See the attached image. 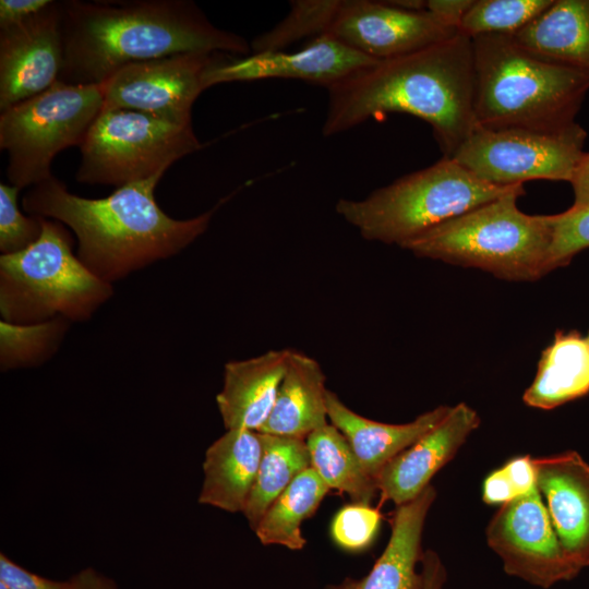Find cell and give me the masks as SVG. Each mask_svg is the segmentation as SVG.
Here are the masks:
<instances>
[{
	"label": "cell",
	"instance_id": "obj_1",
	"mask_svg": "<svg viewBox=\"0 0 589 589\" xmlns=\"http://www.w3.org/2000/svg\"><path fill=\"white\" fill-rule=\"evenodd\" d=\"M62 3L63 64L59 80L100 85L122 68L179 53L249 56L247 40L216 27L188 0Z\"/></svg>",
	"mask_w": 589,
	"mask_h": 589
},
{
	"label": "cell",
	"instance_id": "obj_2",
	"mask_svg": "<svg viewBox=\"0 0 589 589\" xmlns=\"http://www.w3.org/2000/svg\"><path fill=\"white\" fill-rule=\"evenodd\" d=\"M324 136L390 112L428 122L452 157L473 130L472 39L461 34L421 50L377 61L327 87Z\"/></svg>",
	"mask_w": 589,
	"mask_h": 589
},
{
	"label": "cell",
	"instance_id": "obj_3",
	"mask_svg": "<svg viewBox=\"0 0 589 589\" xmlns=\"http://www.w3.org/2000/svg\"><path fill=\"white\" fill-rule=\"evenodd\" d=\"M164 175L117 188L101 199L68 191L51 176L27 191L22 207L31 216L53 219L71 229L76 255L85 267L112 285L155 262L169 259L201 237L227 200L189 219H175L157 204L155 189Z\"/></svg>",
	"mask_w": 589,
	"mask_h": 589
},
{
	"label": "cell",
	"instance_id": "obj_4",
	"mask_svg": "<svg viewBox=\"0 0 589 589\" xmlns=\"http://www.w3.org/2000/svg\"><path fill=\"white\" fill-rule=\"evenodd\" d=\"M471 39L476 125L556 133L576 123L589 91L588 72L542 60L510 35Z\"/></svg>",
	"mask_w": 589,
	"mask_h": 589
},
{
	"label": "cell",
	"instance_id": "obj_5",
	"mask_svg": "<svg viewBox=\"0 0 589 589\" xmlns=\"http://www.w3.org/2000/svg\"><path fill=\"white\" fill-rule=\"evenodd\" d=\"M525 189L452 218L401 248L416 256L480 268L508 280H534L550 272L552 215L517 206Z\"/></svg>",
	"mask_w": 589,
	"mask_h": 589
},
{
	"label": "cell",
	"instance_id": "obj_6",
	"mask_svg": "<svg viewBox=\"0 0 589 589\" xmlns=\"http://www.w3.org/2000/svg\"><path fill=\"white\" fill-rule=\"evenodd\" d=\"M521 189L524 184L488 183L443 156L362 200L340 199L335 208L362 238L402 247L452 218Z\"/></svg>",
	"mask_w": 589,
	"mask_h": 589
},
{
	"label": "cell",
	"instance_id": "obj_7",
	"mask_svg": "<svg viewBox=\"0 0 589 589\" xmlns=\"http://www.w3.org/2000/svg\"><path fill=\"white\" fill-rule=\"evenodd\" d=\"M112 285L73 253L65 226L41 217L40 237L23 251L0 256V314L13 324L57 317L84 322L108 301Z\"/></svg>",
	"mask_w": 589,
	"mask_h": 589
},
{
	"label": "cell",
	"instance_id": "obj_8",
	"mask_svg": "<svg viewBox=\"0 0 589 589\" xmlns=\"http://www.w3.org/2000/svg\"><path fill=\"white\" fill-rule=\"evenodd\" d=\"M103 108L100 85L57 81L45 92L1 111L0 147L9 154L10 184L22 190L50 178L55 156L80 146Z\"/></svg>",
	"mask_w": 589,
	"mask_h": 589
},
{
	"label": "cell",
	"instance_id": "obj_9",
	"mask_svg": "<svg viewBox=\"0 0 589 589\" xmlns=\"http://www.w3.org/2000/svg\"><path fill=\"white\" fill-rule=\"evenodd\" d=\"M202 147L192 124L128 109H103L80 145L75 179L117 188L164 175Z\"/></svg>",
	"mask_w": 589,
	"mask_h": 589
},
{
	"label": "cell",
	"instance_id": "obj_10",
	"mask_svg": "<svg viewBox=\"0 0 589 589\" xmlns=\"http://www.w3.org/2000/svg\"><path fill=\"white\" fill-rule=\"evenodd\" d=\"M586 137L577 122L556 133L474 125L450 158L500 187L530 180L570 181L585 153Z\"/></svg>",
	"mask_w": 589,
	"mask_h": 589
},
{
	"label": "cell",
	"instance_id": "obj_11",
	"mask_svg": "<svg viewBox=\"0 0 589 589\" xmlns=\"http://www.w3.org/2000/svg\"><path fill=\"white\" fill-rule=\"evenodd\" d=\"M485 536L504 572L532 586L548 589L578 575L563 553L537 485L501 505Z\"/></svg>",
	"mask_w": 589,
	"mask_h": 589
},
{
	"label": "cell",
	"instance_id": "obj_12",
	"mask_svg": "<svg viewBox=\"0 0 589 589\" xmlns=\"http://www.w3.org/2000/svg\"><path fill=\"white\" fill-rule=\"evenodd\" d=\"M220 52L179 53L127 65L100 84L103 109H128L192 124V106Z\"/></svg>",
	"mask_w": 589,
	"mask_h": 589
},
{
	"label": "cell",
	"instance_id": "obj_13",
	"mask_svg": "<svg viewBox=\"0 0 589 589\" xmlns=\"http://www.w3.org/2000/svg\"><path fill=\"white\" fill-rule=\"evenodd\" d=\"M375 60L405 56L458 35L431 12L397 8L389 1L340 0L326 33Z\"/></svg>",
	"mask_w": 589,
	"mask_h": 589
},
{
	"label": "cell",
	"instance_id": "obj_14",
	"mask_svg": "<svg viewBox=\"0 0 589 589\" xmlns=\"http://www.w3.org/2000/svg\"><path fill=\"white\" fill-rule=\"evenodd\" d=\"M370 58L324 34L296 51H266L243 57L220 52L204 76L206 89L220 83L294 79L326 88L375 64Z\"/></svg>",
	"mask_w": 589,
	"mask_h": 589
},
{
	"label": "cell",
	"instance_id": "obj_15",
	"mask_svg": "<svg viewBox=\"0 0 589 589\" xmlns=\"http://www.w3.org/2000/svg\"><path fill=\"white\" fill-rule=\"evenodd\" d=\"M62 64L61 1L0 29V110L48 89L59 80Z\"/></svg>",
	"mask_w": 589,
	"mask_h": 589
},
{
	"label": "cell",
	"instance_id": "obj_16",
	"mask_svg": "<svg viewBox=\"0 0 589 589\" xmlns=\"http://www.w3.org/2000/svg\"><path fill=\"white\" fill-rule=\"evenodd\" d=\"M532 460L563 553L578 574L589 566V464L575 450Z\"/></svg>",
	"mask_w": 589,
	"mask_h": 589
},
{
	"label": "cell",
	"instance_id": "obj_17",
	"mask_svg": "<svg viewBox=\"0 0 589 589\" xmlns=\"http://www.w3.org/2000/svg\"><path fill=\"white\" fill-rule=\"evenodd\" d=\"M480 425L474 409L459 402L430 432L388 461L375 477L382 502L396 506L416 498L433 476L458 452Z\"/></svg>",
	"mask_w": 589,
	"mask_h": 589
},
{
	"label": "cell",
	"instance_id": "obj_18",
	"mask_svg": "<svg viewBox=\"0 0 589 589\" xmlns=\"http://www.w3.org/2000/svg\"><path fill=\"white\" fill-rule=\"evenodd\" d=\"M436 497L433 485L416 498L397 506L388 543L362 578L347 577L324 589H422L421 538L428 513Z\"/></svg>",
	"mask_w": 589,
	"mask_h": 589
},
{
	"label": "cell",
	"instance_id": "obj_19",
	"mask_svg": "<svg viewBox=\"0 0 589 589\" xmlns=\"http://www.w3.org/2000/svg\"><path fill=\"white\" fill-rule=\"evenodd\" d=\"M290 349L225 364L223 387L216 396L226 430L260 432L273 410Z\"/></svg>",
	"mask_w": 589,
	"mask_h": 589
},
{
	"label": "cell",
	"instance_id": "obj_20",
	"mask_svg": "<svg viewBox=\"0 0 589 589\" xmlns=\"http://www.w3.org/2000/svg\"><path fill=\"white\" fill-rule=\"evenodd\" d=\"M262 457L256 431L227 430L205 452L199 503L228 513H243Z\"/></svg>",
	"mask_w": 589,
	"mask_h": 589
},
{
	"label": "cell",
	"instance_id": "obj_21",
	"mask_svg": "<svg viewBox=\"0 0 589 589\" xmlns=\"http://www.w3.org/2000/svg\"><path fill=\"white\" fill-rule=\"evenodd\" d=\"M449 410V406H438L411 422L390 424L362 417L334 392L328 389L327 393L329 423L344 434L363 469L374 480L388 461L434 429Z\"/></svg>",
	"mask_w": 589,
	"mask_h": 589
},
{
	"label": "cell",
	"instance_id": "obj_22",
	"mask_svg": "<svg viewBox=\"0 0 589 589\" xmlns=\"http://www.w3.org/2000/svg\"><path fill=\"white\" fill-rule=\"evenodd\" d=\"M325 374L310 356L290 350L287 368L260 433L306 438L328 423Z\"/></svg>",
	"mask_w": 589,
	"mask_h": 589
},
{
	"label": "cell",
	"instance_id": "obj_23",
	"mask_svg": "<svg viewBox=\"0 0 589 589\" xmlns=\"http://www.w3.org/2000/svg\"><path fill=\"white\" fill-rule=\"evenodd\" d=\"M510 36L542 60L589 73V0H553Z\"/></svg>",
	"mask_w": 589,
	"mask_h": 589
},
{
	"label": "cell",
	"instance_id": "obj_24",
	"mask_svg": "<svg viewBox=\"0 0 589 589\" xmlns=\"http://www.w3.org/2000/svg\"><path fill=\"white\" fill-rule=\"evenodd\" d=\"M588 393V341L575 330L557 332L542 352L536 377L522 400L529 407L550 410Z\"/></svg>",
	"mask_w": 589,
	"mask_h": 589
},
{
	"label": "cell",
	"instance_id": "obj_25",
	"mask_svg": "<svg viewBox=\"0 0 589 589\" xmlns=\"http://www.w3.org/2000/svg\"><path fill=\"white\" fill-rule=\"evenodd\" d=\"M328 490L312 467L300 472L266 509L253 530L260 542L302 550L306 541L301 525L315 513Z\"/></svg>",
	"mask_w": 589,
	"mask_h": 589
},
{
	"label": "cell",
	"instance_id": "obj_26",
	"mask_svg": "<svg viewBox=\"0 0 589 589\" xmlns=\"http://www.w3.org/2000/svg\"><path fill=\"white\" fill-rule=\"evenodd\" d=\"M260 433V432H259ZM262 457L243 510L252 530L279 496L303 470L311 467L305 438L260 433Z\"/></svg>",
	"mask_w": 589,
	"mask_h": 589
},
{
	"label": "cell",
	"instance_id": "obj_27",
	"mask_svg": "<svg viewBox=\"0 0 589 589\" xmlns=\"http://www.w3.org/2000/svg\"><path fill=\"white\" fill-rule=\"evenodd\" d=\"M311 467L327 488L346 493L352 503L370 505L375 480L366 473L344 434L327 423L305 438Z\"/></svg>",
	"mask_w": 589,
	"mask_h": 589
},
{
	"label": "cell",
	"instance_id": "obj_28",
	"mask_svg": "<svg viewBox=\"0 0 589 589\" xmlns=\"http://www.w3.org/2000/svg\"><path fill=\"white\" fill-rule=\"evenodd\" d=\"M70 323L63 317L36 324H13L1 320V371L33 368L45 363L59 349Z\"/></svg>",
	"mask_w": 589,
	"mask_h": 589
},
{
	"label": "cell",
	"instance_id": "obj_29",
	"mask_svg": "<svg viewBox=\"0 0 589 589\" xmlns=\"http://www.w3.org/2000/svg\"><path fill=\"white\" fill-rule=\"evenodd\" d=\"M339 3L340 0L291 1L285 19L250 44L252 53L284 50L302 38L326 34Z\"/></svg>",
	"mask_w": 589,
	"mask_h": 589
},
{
	"label": "cell",
	"instance_id": "obj_30",
	"mask_svg": "<svg viewBox=\"0 0 589 589\" xmlns=\"http://www.w3.org/2000/svg\"><path fill=\"white\" fill-rule=\"evenodd\" d=\"M553 0H473L458 33L473 38L481 35H514L543 13Z\"/></svg>",
	"mask_w": 589,
	"mask_h": 589
},
{
	"label": "cell",
	"instance_id": "obj_31",
	"mask_svg": "<svg viewBox=\"0 0 589 589\" xmlns=\"http://www.w3.org/2000/svg\"><path fill=\"white\" fill-rule=\"evenodd\" d=\"M21 189L0 183V251L12 254L25 250L41 233V217L25 216L19 209Z\"/></svg>",
	"mask_w": 589,
	"mask_h": 589
},
{
	"label": "cell",
	"instance_id": "obj_32",
	"mask_svg": "<svg viewBox=\"0 0 589 589\" xmlns=\"http://www.w3.org/2000/svg\"><path fill=\"white\" fill-rule=\"evenodd\" d=\"M381 524V514L370 505H346L333 518L330 534L341 549L351 552L365 550L373 542Z\"/></svg>",
	"mask_w": 589,
	"mask_h": 589
},
{
	"label": "cell",
	"instance_id": "obj_33",
	"mask_svg": "<svg viewBox=\"0 0 589 589\" xmlns=\"http://www.w3.org/2000/svg\"><path fill=\"white\" fill-rule=\"evenodd\" d=\"M552 216L550 272L567 265L578 252L589 248V207H570Z\"/></svg>",
	"mask_w": 589,
	"mask_h": 589
},
{
	"label": "cell",
	"instance_id": "obj_34",
	"mask_svg": "<svg viewBox=\"0 0 589 589\" xmlns=\"http://www.w3.org/2000/svg\"><path fill=\"white\" fill-rule=\"evenodd\" d=\"M0 582L8 589H63V581L32 573L3 553L0 554Z\"/></svg>",
	"mask_w": 589,
	"mask_h": 589
},
{
	"label": "cell",
	"instance_id": "obj_35",
	"mask_svg": "<svg viewBox=\"0 0 589 589\" xmlns=\"http://www.w3.org/2000/svg\"><path fill=\"white\" fill-rule=\"evenodd\" d=\"M522 496L515 479L503 465L490 472L482 483V500L489 505H503Z\"/></svg>",
	"mask_w": 589,
	"mask_h": 589
},
{
	"label": "cell",
	"instance_id": "obj_36",
	"mask_svg": "<svg viewBox=\"0 0 589 589\" xmlns=\"http://www.w3.org/2000/svg\"><path fill=\"white\" fill-rule=\"evenodd\" d=\"M52 0H1L0 29L21 24L47 8Z\"/></svg>",
	"mask_w": 589,
	"mask_h": 589
},
{
	"label": "cell",
	"instance_id": "obj_37",
	"mask_svg": "<svg viewBox=\"0 0 589 589\" xmlns=\"http://www.w3.org/2000/svg\"><path fill=\"white\" fill-rule=\"evenodd\" d=\"M473 0H428L426 11L458 28Z\"/></svg>",
	"mask_w": 589,
	"mask_h": 589
},
{
	"label": "cell",
	"instance_id": "obj_38",
	"mask_svg": "<svg viewBox=\"0 0 589 589\" xmlns=\"http://www.w3.org/2000/svg\"><path fill=\"white\" fill-rule=\"evenodd\" d=\"M421 570L423 575L422 589H445L446 568L436 552L432 550L423 551Z\"/></svg>",
	"mask_w": 589,
	"mask_h": 589
},
{
	"label": "cell",
	"instance_id": "obj_39",
	"mask_svg": "<svg viewBox=\"0 0 589 589\" xmlns=\"http://www.w3.org/2000/svg\"><path fill=\"white\" fill-rule=\"evenodd\" d=\"M63 589H118V586L108 576L86 567L63 581Z\"/></svg>",
	"mask_w": 589,
	"mask_h": 589
},
{
	"label": "cell",
	"instance_id": "obj_40",
	"mask_svg": "<svg viewBox=\"0 0 589 589\" xmlns=\"http://www.w3.org/2000/svg\"><path fill=\"white\" fill-rule=\"evenodd\" d=\"M569 182L574 190L572 207H589V153H584Z\"/></svg>",
	"mask_w": 589,
	"mask_h": 589
},
{
	"label": "cell",
	"instance_id": "obj_41",
	"mask_svg": "<svg viewBox=\"0 0 589 589\" xmlns=\"http://www.w3.org/2000/svg\"><path fill=\"white\" fill-rule=\"evenodd\" d=\"M0 589H8L2 582H0Z\"/></svg>",
	"mask_w": 589,
	"mask_h": 589
},
{
	"label": "cell",
	"instance_id": "obj_42",
	"mask_svg": "<svg viewBox=\"0 0 589 589\" xmlns=\"http://www.w3.org/2000/svg\"><path fill=\"white\" fill-rule=\"evenodd\" d=\"M586 339H587V341H588V345H589V334H588V336L586 337Z\"/></svg>",
	"mask_w": 589,
	"mask_h": 589
}]
</instances>
